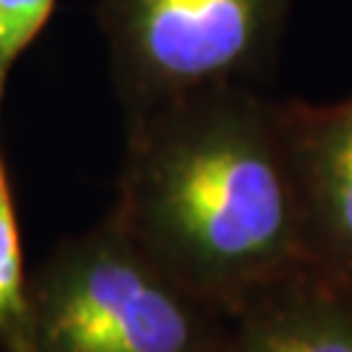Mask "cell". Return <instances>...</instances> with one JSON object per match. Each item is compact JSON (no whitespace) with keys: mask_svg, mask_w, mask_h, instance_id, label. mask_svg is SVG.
<instances>
[{"mask_svg":"<svg viewBox=\"0 0 352 352\" xmlns=\"http://www.w3.org/2000/svg\"><path fill=\"white\" fill-rule=\"evenodd\" d=\"M110 217L154 264L227 311L308 264L279 107L256 87L128 115Z\"/></svg>","mask_w":352,"mask_h":352,"instance_id":"obj_1","label":"cell"},{"mask_svg":"<svg viewBox=\"0 0 352 352\" xmlns=\"http://www.w3.org/2000/svg\"><path fill=\"white\" fill-rule=\"evenodd\" d=\"M230 311L154 264L107 214L29 277L24 352H219Z\"/></svg>","mask_w":352,"mask_h":352,"instance_id":"obj_2","label":"cell"},{"mask_svg":"<svg viewBox=\"0 0 352 352\" xmlns=\"http://www.w3.org/2000/svg\"><path fill=\"white\" fill-rule=\"evenodd\" d=\"M287 11L289 0H102L126 118L214 89L256 87Z\"/></svg>","mask_w":352,"mask_h":352,"instance_id":"obj_3","label":"cell"},{"mask_svg":"<svg viewBox=\"0 0 352 352\" xmlns=\"http://www.w3.org/2000/svg\"><path fill=\"white\" fill-rule=\"evenodd\" d=\"M277 107L305 261L352 279V94Z\"/></svg>","mask_w":352,"mask_h":352,"instance_id":"obj_4","label":"cell"},{"mask_svg":"<svg viewBox=\"0 0 352 352\" xmlns=\"http://www.w3.org/2000/svg\"><path fill=\"white\" fill-rule=\"evenodd\" d=\"M219 352H352V279L302 264L253 289Z\"/></svg>","mask_w":352,"mask_h":352,"instance_id":"obj_5","label":"cell"},{"mask_svg":"<svg viewBox=\"0 0 352 352\" xmlns=\"http://www.w3.org/2000/svg\"><path fill=\"white\" fill-rule=\"evenodd\" d=\"M29 274L11 177L0 149V352H24Z\"/></svg>","mask_w":352,"mask_h":352,"instance_id":"obj_6","label":"cell"},{"mask_svg":"<svg viewBox=\"0 0 352 352\" xmlns=\"http://www.w3.org/2000/svg\"><path fill=\"white\" fill-rule=\"evenodd\" d=\"M52 11L55 0H0V107L13 65L47 26Z\"/></svg>","mask_w":352,"mask_h":352,"instance_id":"obj_7","label":"cell"}]
</instances>
